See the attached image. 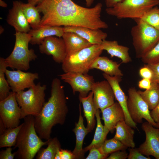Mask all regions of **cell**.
<instances>
[{"label": "cell", "mask_w": 159, "mask_h": 159, "mask_svg": "<svg viewBox=\"0 0 159 159\" xmlns=\"http://www.w3.org/2000/svg\"><path fill=\"white\" fill-rule=\"evenodd\" d=\"M36 6L42 14L40 26H77L94 29L108 28V24L101 18L102 4L100 3L87 8L72 0H43Z\"/></svg>", "instance_id": "obj_1"}, {"label": "cell", "mask_w": 159, "mask_h": 159, "mask_svg": "<svg viewBox=\"0 0 159 159\" xmlns=\"http://www.w3.org/2000/svg\"><path fill=\"white\" fill-rule=\"evenodd\" d=\"M50 96L37 116L34 117L36 131L41 139L50 138L52 127L64 123L68 110L63 86L60 80L54 79L51 85Z\"/></svg>", "instance_id": "obj_2"}, {"label": "cell", "mask_w": 159, "mask_h": 159, "mask_svg": "<svg viewBox=\"0 0 159 159\" xmlns=\"http://www.w3.org/2000/svg\"><path fill=\"white\" fill-rule=\"evenodd\" d=\"M24 122L18 135L14 149L17 148L15 158L18 159H32L43 146L47 144L37 134L34 125V117L29 115Z\"/></svg>", "instance_id": "obj_3"}, {"label": "cell", "mask_w": 159, "mask_h": 159, "mask_svg": "<svg viewBox=\"0 0 159 159\" xmlns=\"http://www.w3.org/2000/svg\"><path fill=\"white\" fill-rule=\"evenodd\" d=\"M15 41L13 49L10 55L5 59L7 67L22 71L30 68V62L37 58L34 49H29L31 35L28 33L16 32Z\"/></svg>", "instance_id": "obj_4"}, {"label": "cell", "mask_w": 159, "mask_h": 159, "mask_svg": "<svg viewBox=\"0 0 159 159\" xmlns=\"http://www.w3.org/2000/svg\"><path fill=\"white\" fill-rule=\"evenodd\" d=\"M136 23L131 29L132 45L136 57L141 59L159 41V30L140 19H134Z\"/></svg>", "instance_id": "obj_5"}, {"label": "cell", "mask_w": 159, "mask_h": 159, "mask_svg": "<svg viewBox=\"0 0 159 159\" xmlns=\"http://www.w3.org/2000/svg\"><path fill=\"white\" fill-rule=\"evenodd\" d=\"M103 51L100 45L92 44L66 56L62 63V69L64 73H87L94 62Z\"/></svg>", "instance_id": "obj_6"}, {"label": "cell", "mask_w": 159, "mask_h": 159, "mask_svg": "<svg viewBox=\"0 0 159 159\" xmlns=\"http://www.w3.org/2000/svg\"><path fill=\"white\" fill-rule=\"evenodd\" d=\"M46 85L40 82L32 86L26 91L16 93V98L20 107L21 119L32 115L34 117L40 113L45 103Z\"/></svg>", "instance_id": "obj_7"}, {"label": "cell", "mask_w": 159, "mask_h": 159, "mask_svg": "<svg viewBox=\"0 0 159 159\" xmlns=\"http://www.w3.org/2000/svg\"><path fill=\"white\" fill-rule=\"evenodd\" d=\"M159 5V0H124L105 11L118 19H140L146 11Z\"/></svg>", "instance_id": "obj_8"}, {"label": "cell", "mask_w": 159, "mask_h": 159, "mask_svg": "<svg viewBox=\"0 0 159 159\" xmlns=\"http://www.w3.org/2000/svg\"><path fill=\"white\" fill-rule=\"evenodd\" d=\"M127 106L128 112L132 120L135 123L143 122L144 119L149 123L156 127L157 123L151 116L148 107L142 98L135 87L128 90Z\"/></svg>", "instance_id": "obj_9"}, {"label": "cell", "mask_w": 159, "mask_h": 159, "mask_svg": "<svg viewBox=\"0 0 159 159\" xmlns=\"http://www.w3.org/2000/svg\"><path fill=\"white\" fill-rule=\"evenodd\" d=\"M21 113L16 92H10L5 98L0 101V119L6 129L15 127L19 125Z\"/></svg>", "instance_id": "obj_10"}, {"label": "cell", "mask_w": 159, "mask_h": 159, "mask_svg": "<svg viewBox=\"0 0 159 159\" xmlns=\"http://www.w3.org/2000/svg\"><path fill=\"white\" fill-rule=\"evenodd\" d=\"M59 76L62 80L70 85L74 94L77 92L83 97L87 96L91 91L95 82L93 76L87 73L68 72Z\"/></svg>", "instance_id": "obj_11"}, {"label": "cell", "mask_w": 159, "mask_h": 159, "mask_svg": "<svg viewBox=\"0 0 159 159\" xmlns=\"http://www.w3.org/2000/svg\"><path fill=\"white\" fill-rule=\"evenodd\" d=\"M5 74L12 91L16 93L35 85L34 81L39 78L37 73L26 72L19 69L11 71L6 69Z\"/></svg>", "instance_id": "obj_12"}, {"label": "cell", "mask_w": 159, "mask_h": 159, "mask_svg": "<svg viewBox=\"0 0 159 159\" xmlns=\"http://www.w3.org/2000/svg\"><path fill=\"white\" fill-rule=\"evenodd\" d=\"M153 127L148 122L143 123L141 127L145 133V140L138 149L144 155L159 159V130Z\"/></svg>", "instance_id": "obj_13"}, {"label": "cell", "mask_w": 159, "mask_h": 159, "mask_svg": "<svg viewBox=\"0 0 159 159\" xmlns=\"http://www.w3.org/2000/svg\"><path fill=\"white\" fill-rule=\"evenodd\" d=\"M40 52L51 55L53 60L62 63L66 56V48L62 38L52 36L45 38L39 45Z\"/></svg>", "instance_id": "obj_14"}, {"label": "cell", "mask_w": 159, "mask_h": 159, "mask_svg": "<svg viewBox=\"0 0 159 159\" xmlns=\"http://www.w3.org/2000/svg\"><path fill=\"white\" fill-rule=\"evenodd\" d=\"M91 91L93 93V99L95 105L97 109H100L101 112L115 102L113 90L106 80L95 82Z\"/></svg>", "instance_id": "obj_15"}, {"label": "cell", "mask_w": 159, "mask_h": 159, "mask_svg": "<svg viewBox=\"0 0 159 159\" xmlns=\"http://www.w3.org/2000/svg\"><path fill=\"white\" fill-rule=\"evenodd\" d=\"M103 77L110 85L113 90L115 97L117 101L124 112L125 121L127 124L134 129H137V124L132 119L128 112L127 106V98L120 85L122 77L118 76H110L104 73H103Z\"/></svg>", "instance_id": "obj_16"}, {"label": "cell", "mask_w": 159, "mask_h": 159, "mask_svg": "<svg viewBox=\"0 0 159 159\" xmlns=\"http://www.w3.org/2000/svg\"><path fill=\"white\" fill-rule=\"evenodd\" d=\"M21 2L18 1H13L12 7L9 11L6 21L14 28L16 32L28 33L31 27L24 13Z\"/></svg>", "instance_id": "obj_17"}, {"label": "cell", "mask_w": 159, "mask_h": 159, "mask_svg": "<svg viewBox=\"0 0 159 159\" xmlns=\"http://www.w3.org/2000/svg\"><path fill=\"white\" fill-rule=\"evenodd\" d=\"M64 32L74 33L85 39L92 44L100 45L107 37L106 33L100 29H94L82 26H64Z\"/></svg>", "instance_id": "obj_18"}, {"label": "cell", "mask_w": 159, "mask_h": 159, "mask_svg": "<svg viewBox=\"0 0 159 159\" xmlns=\"http://www.w3.org/2000/svg\"><path fill=\"white\" fill-rule=\"evenodd\" d=\"M101 112L104 125L112 133L119 122L125 120L124 111L118 102H115L111 106L103 109Z\"/></svg>", "instance_id": "obj_19"}, {"label": "cell", "mask_w": 159, "mask_h": 159, "mask_svg": "<svg viewBox=\"0 0 159 159\" xmlns=\"http://www.w3.org/2000/svg\"><path fill=\"white\" fill-rule=\"evenodd\" d=\"M64 32L63 27L48 25L40 26L37 28L31 29L28 32L31 35L30 43L39 45L46 38L52 36L62 37Z\"/></svg>", "instance_id": "obj_20"}, {"label": "cell", "mask_w": 159, "mask_h": 159, "mask_svg": "<svg viewBox=\"0 0 159 159\" xmlns=\"http://www.w3.org/2000/svg\"><path fill=\"white\" fill-rule=\"evenodd\" d=\"M100 47L103 50L106 51L111 57H115L120 59L122 63H128L132 61L129 53V48L119 45L117 41L103 40Z\"/></svg>", "instance_id": "obj_21"}, {"label": "cell", "mask_w": 159, "mask_h": 159, "mask_svg": "<svg viewBox=\"0 0 159 159\" xmlns=\"http://www.w3.org/2000/svg\"><path fill=\"white\" fill-rule=\"evenodd\" d=\"M79 116L78 122L75 123V128L73 130L76 138V145L72 151L75 159L84 158L85 153L82 148L83 142L85 136L89 132L83 123V118L82 113L80 105L79 106Z\"/></svg>", "instance_id": "obj_22"}, {"label": "cell", "mask_w": 159, "mask_h": 159, "mask_svg": "<svg viewBox=\"0 0 159 159\" xmlns=\"http://www.w3.org/2000/svg\"><path fill=\"white\" fill-rule=\"evenodd\" d=\"M62 37L65 44L66 56L92 45L80 36L72 32H64Z\"/></svg>", "instance_id": "obj_23"}, {"label": "cell", "mask_w": 159, "mask_h": 159, "mask_svg": "<svg viewBox=\"0 0 159 159\" xmlns=\"http://www.w3.org/2000/svg\"><path fill=\"white\" fill-rule=\"evenodd\" d=\"M93 96V93L92 91L87 96H79V100L82 105L84 116L87 121V128L89 132L93 130L96 124L95 117L97 109L94 104Z\"/></svg>", "instance_id": "obj_24"}, {"label": "cell", "mask_w": 159, "mask_h": 159, "mask_svg": "<svg viewBox=\"0 0 159 159\" xmlns=\"http://www.w3.org/2000/svg\"><path fill=\"white\" fill-rule=\"evenodd\" d=\"M120 64L105 56L98 57L92 65L90 69L100 70L110 76L122 77L123 74L120 69Z\"/></svg>", "instance_id": "obj_25"}, {"label": "cell", "mask_w": 159, "mask_h": 159, "mask_svg": "<svg viewBox=\"0 0 159 159\" xmlns=\"http://www.w3.org/2000/svg\"><path fill=\"white\" fill-rule=\"evenodd\" d=\"M116 133L113 138L118 140L128 147L135 148L134 141V130L125 120L119 122L115 127Z\"/></svg>", "instance_id": "obj_26"}, {"label": "cell", "mask_w": 159, "mask_h": 159, "mask_svg": "<svg viewBox=\"0 0 159 159\" xmlns=\"http://www.w3.org/2000/svg\"><path fill=\"white\" fill-rule=\"evenodd\" d=\"M101 112L100 109L97 110L95 117L97 121V126L93 139L91 143L83 149L85 153L93 148H99L106 140L109 130L101 122L100 114Z\"/></svg>", "instance_id": "obj_27"}, {"label": "cell", "mask_w": 159, "mask_h": 159, "mask_svg": "<svg viewBox=\"0 0 159 159\" xmlns=\"http://www.w3.org/2000/svg\"><path fill=\"white\" fill-rule=\"evenodd\" d=\"M21 6L24 15L32 29L40 26L41 18L40 13L36 6L30 3L21 2Z\"/></svg>", "instance_id": "obj_28"}, {"label": "cell", "mask_w": 159, "mask_h": 159, "mask_svg": "<svg viewBox=\"0 0 159 159\" xmlns=\"http://www.w3.org/2000/svg\"><path fill=\"white\" fill-rule=\"evenodd\" d=\"M142 98L147 104L149 110H152L159 102V84L151 82L150 87L144 91H138Z\"/></svg>", "instance_id": "obj_29"}, {"label": "cell", "mask_w": 159, "mask_h": 159, "mask_svg": "<svg viewBox=\"0 0 159 159\" xmlns=\"http://www.w3.org/2000/svg\"><path fill=\"white\" fill-rule=\"evenodd\" d=\"M48 140L47 147L41 148L37 152V159H54L57 151L61 148L60 143L57 137Z\"/></svg>", "instance_id": "obj_30"}, {"label": "cell", "mask_w": 159, "mask_h": 159, "mask_svg": "<svg viewBox=\"0 0 159 159\" xmlns=\"http://www.w3.org/2000/svg\"><path fill=\"white\" fill-rule=\"evenodd\" d=\"M23 125V123L18 126L6 129L0 135V148L14 146L17 136Z\"/></svg>", "instance_id": "obj_31"}, {"label": "cell", "mask_w": 159, "mask_h": 159, "mask_svg": "<svg viewBox=\"0 0 159 159\" xmlns=\"http://www.w3.org/2000/svg\"><path fill=\"white\" fill-rule=\"evenodd\" d=\"M7 66L5 58H0V101L5 98L10 92L11 87L6 80L5 72Z\"/></svg>", "instance_id": "obj_32"}, {"label": "cell", "mask_w": 159, "mask_h": 159, "mask_svg": "<svg viewBox=\"0 0 159 159\" xmlns=\"http://www.w3.org/2000/svg\"><path fill=\"white\" fill-rule=\"evenodd\" d=\"M127 148L119 141L113 138L106 140L99 149L102 153L109 155L117 151L125 150Z\"/></svg>", "instance_id": "obj_33"}, {"label": "cell", "mask_w": 159, "mask_h": 159, "mask_svg": "<svg viewBox=\"0 0 159 159\" xmlns=\"http://www.w3.org/2000/svg\"><path fill=\"white\" fill-rule=\"evenodd\" d=\"M140 19L159 30V13L157 6L146 11Z\"/></svg>", "instance_id": "obj_34"}, {"label": "cell", "mask_w": 159, "mask_h": 159, "mask_svg": "<svg viewBox=\"0 0 159 159\" xmlns=\"http://www.w3.org/2000/svg\"><path fill=\"white\" fill-rule=\"evenodd\" d=\"M145 64H154L159 62V41L156 44L141 58Z\"/></svg>", "instance_id": "obj_35"}, {"label": "cell", "mask_w": 159, "mask_h": 159, "mask_svg": "<svg viewBox=\"0 0 159 159\" xmlns=\"http://www.w3.org/2000/svg\"><path fill=\"white\" fill-rule=\"evenodd\" d=\"M152 72V76L150 80L151 82L159 83V62L145 65Z\"/></svg>", "instance_id": "obj_36"}, {"label": "cell", "mask_w": 159, "mask_h": 159, "mask_svg": "<svg viewBox=\"0 0 159 159\" xmlns=\"http://www.w3.org/2000/svg\"><path fill=\"white\" fill-rule=\"evenodd\" d=\"M89 153L86 159H106L109 155L102 153L99 148H93L89 150Z\"/></svg>", "instance_id": "obj_37"}, {"label": "cell", "mask_w": 159, "mask_h": 159, "mask_svg": "<svg viewBox=\"0 0 159 159\" xmlns=\"http://www.w3.org/2000/svg\"><path fill=\"white\" fill-rule=\"evenodd\" d=\"M128 159H150V157H146L141 154L138 148H131L129 149Z\"/></svg>", "instance_id": "obj_38"}, {"label": "cell", "mask_w": 159, "mask_h": 159, "mask_svg": "<svg viewBox=\"0 0 159 159\" xmlns=\"http://www.w3.org/2000/svg\"><path fill=\"white\" fill-rule=\"evenodd\" d=\"M128 153L125 150H118L110 154L107 159H125L127 158Z\"/></svg>", "instance_id": "obj_39"}, {"label": "cell", "mask_w": 159, "mask_h": 159, "mask_svg": "<svg viewBox=\"0 0 159 159\" xmlns=\"http://www.w3.org/2000/svg\"><path fill=\"white\" fill-rule=\"evenodd\" d=\"M12 149L8 147L5 150H2L0 152V159H13L15 157V152L12 153Z\"/></svg>", "instance_id": "obj_40"}, {"label": "cell", "mask_w": 159, "mask_h": 159, "mask_svg": "<svg viewBox=\"0 0 159 159\" xmlns=\"http://www.w3.org/2000/svg\"><path fill=\"white\" fill-rule=\"evenodd\" d=\"M139 74L143 78L148 79L150 80L151 79L152 76L151 71L145 65L140 69Z\"/></svg>", "instance_id": "obj_41"}, {"label": "cell", "mask_w": 159, "mask_h": 159, "mask_svg": "<svg viewBox=\"0 0 159 159\" xmlns=\"http://www.w3.org/2000/svg\"><path fill=\"white\" fill-rule=\"evenodd\" d=\"M59 152L61 159H75L72 152L70 150L61 148Z\"/></svg>", "instance_id": "obj_42"}, {"label": "cell", "mask_w": 159, "mask_h": 159, "mask_svg": "<svg viewBox=\"0 0 159 159\" xmlns=\"http://www.w3.org/2000/svg\"><path fill=\"white\" fill-rule=\"evenodd\" d=\"M151 85V82L150 79L143 78L139 81L138 86L140 89L147 90L150 87Z\"/></svg>", "instance_id": "obj_43"}, {"label": "cell", "mask_w": 159, "mask_h": 159, "mask_svg": "<svg viewBox=\"0 0 159 159\" xmlns=\"http://www.w3.org/2000/svg\"><path fill=\"white\" fill-rule=\"evenodd\" d=\"M150 113L151 117L155 122L156 123L159 122V102Z\"/></svg>", "instance_id": "obj_44"}, {"label": "cell", "mask_w": 159, "mask_h": 159, "mask_svg": "<svg viewBox=\"0 0 159 159\" xmlns=\"http://www.w3.org/2000/svg\"><path fill=\"white\" fill-rule=\"evenodd\" d=\"M123 0H105V5L107 8H110Z\"/></svg>", "instance_id": "obj_45"}, {"label": "cell", "mask_w": 159, "mask_h": 159, "mask_svg": "<svg viewBox=\"0 0 159 159\" xmlns=\"http://www.w3.org/2000/svg\"><path fill=\"white\" fill-rule=\"evenodd\" d=\"M6 129L2 121L0 119V135L3 133Z\"/></svg>", "instance_id": "obj_46"}, {"label": "cell", "mask_w": 159, "mask_h": 159, "mask_svg": "<svg viewBox=\"0 0 159 159\" xmlns=\"http://www.w3.org/2000/svg\"><path fill=\"white\" fill-rule=\"evenodd\" d=\"M28 2L32 4L35 6L37 5L43 0H27Z\"/></svg>", "instance_id": "obj_47"}, {"label": "cell", "mask_w": 159, "mask_h": 159, "mask_svg": "<svg viewBox=\"0 0 159 159\" xmlns=\"http://www.w3.org/2000/svg\"><path fill=\"white\" fill-rule=\"evenodd\" d=\"M86 4L87 7H90L93 3L94 0H85Z\"/></svg>", "instance_id": "obj_48"}, {"label": "cell", "mask_w": 159, "mask_h": 159, "mask_svg": "<svg viewBox=\"0 0 159 159\" xmlns=\"http://www.w3.org/2000/svg\"><path fill=\"white\" fill-rule=\"evenodd\" d=\"M0 6L4 8L7 6V4L2 0H0Z\"/></svg>", "instance_id": "obj_49"}, {"label": "cell", "mask_w": 159, "mask_h": 159, "mask_svg": "<svg viewBox=\"0 0 159 159\" xmlns=\"http://www.w3.org/2000/svg\"><path fill=\"white\" fill-rule=\"evenodd\" d=\"M60 149L57 151L55 155L54 159H61L59 152V150Z\"/></svg>", "instance_id": "obj_50"}, {"label": "cell", "mask_w": 159, "mask_h": 159, "mask_svg": "<svg viewBox=\"0 0 159 159\" xmlns=\"http://www.w3.org/2000/svg\"><path fill=\"white\" fill-rule=\"evenodd\" d=\"M4 31V29L3 27L1 25L0 26V34H2Z\"/></svg>", "instance_id": "obj_51"}, {"label": "cell", "mask_w": 159, "mask_h": 159, "mask_svg": "<svg viewBox=\"0 0 159 159\" xmlns=\"http://www.w3.org/2000/svg\"><path fill=\"white\" fill-rule=\"evenodd\" d=\"M156 127L157 128H158L159 130V122L156 123Z\"/></svg>", "instance_id": "obj_52"}, {"label": "cell", "mask_w": 159, "mask_h": 159, "mask_svg": "<svg viewBox=\"0 0 159 159\" xmlns=\"http://www.w3.org/2000/svg\"><path fill=\"white\" fill-rule=\"evenodd\" d=\"M158 11H159V7H158Z\"/></svg>", "instance_id": "obj_53"}, {"label": "cell", "mask_w": 159, "mask_h": 159, "mask_svg": "<svg viewBox=\"0 0 159 159\" xmlns=\"http://www.w3.org/2000/svg\"><path fill=\"white\" fill-rule=\"evenodd\" d=\"M158 84H159V83Z\"/></svg>", "instance_id": "obj_54"}]
</instances>
